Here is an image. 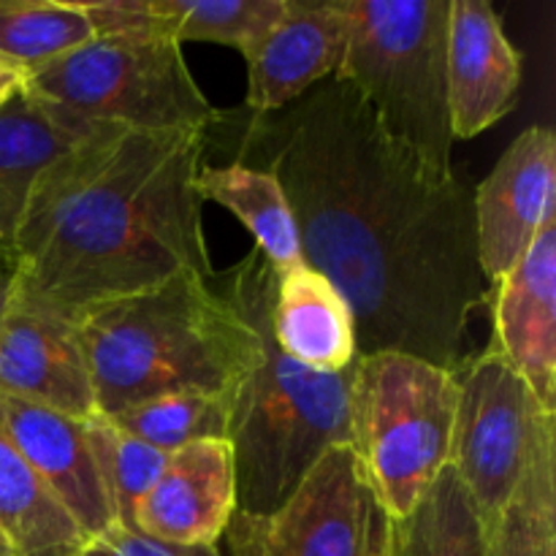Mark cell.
Instances as JSON below:
<instances>
[{
  "mask_svg": "<svg viewBox=\"0 0 556 556\" xmlns=\"http://www.w3.org/2000/svg\"><path fill=\"white\" fill-rule=\"evenodd\" d=\"M494 351L556 416V217L543 223L519 264L492 286Z\"/></svg>",
  "mask_w": 556,
  "mask_h": 556,
  "instance_id": "cell-13",
  "label": "cell"
},
{
  "mask_svg": "<svg viewBox=\"0 0 556 556\" xmlns=\"http://www.w3.org/2000/svg\"><path fill=\"white\" fill-rule=\"evenodd\" d=\"M456 375V418L451 462L492 530L519 486L532 451L556 429V416L535 400L527 380L492 345L465 358Z\"/></svg>",
  "mask_w": 556,
  "mask_h": 556,
  "instance_id": "cell-9",
  "label": "cell"
},
{
  "mask_svg": "<svg viewBox=\"0 0 556 556\" xmlns=\"http://www.w3.org/2000/svg\"><path fill=\"white\" fill-rule=\"evenodd\" d=\"M0 535L14 556H79L90 538L0 434Z\"/></svg>",
  "mask_w": 556,
  "mask_h": 556,
  "instance_id": "cell-20",
  "label": "cell"
},
{
  "mask_svg": "<svg viewBox=\"0 0 556 556\" xmlns=\"http://www.w3.org/2000/svg\"><path fill=\"white\" fill-rule=\"evenodd\" d=\"M271 331L293 362L315 372H340L358 356L351 307L342 293L307 264L277 277Z\"/></svg>",
  "mask_w": 556,
  "mask_h": 556,
  "instance_id": "cell-17",
  "label": "cell"
},
{
  "mask_svg": "<svg viewBox=\"0 0 556 556\" xmlns=\"http://www.w3.org/2000/svg\"><path fill=\"white\" fill-rule=\"evenodd\" d=\"M0 394L87 421L98 416L92 380L71 320L11 293L0 320Z\"/></svg>",
  "mask_w": 556,
  "mask_h": 556,
  "instance_id": "cell-11",
  "label": "cell"
},
{
  "mask_svg": "<svg viewBox=\"0 0 556 556\" xmlns=\"http://www.w3.org/2000/svg\"><path fill=\"white\" fill-rule=\"evenodd\" d=\"M472 212L483 280L497 286L543 223L556 217V141L548 125H530L510 141L472 193Z\"/></svg>",
  "mask_w": 556,
  "mask_h": 556,
  "instance_id": "cell-10",
  "label": "cell"
},
{
  "mask_svg": "<svg viewBox=\"0 0 556 556\" xmlns=\"http://www.w3.org/2000/svg\"><path fill=\"white\" fill-rule=\"evenodd\" d=\"M27 79H30V74H27L20 63H14V60H9L5 54H0V109H3L11 98H16L25 90Z\"/></svg>",
  "mask_w": 556,
  "mask_h": 556,
  "instance_id": "cell-28",
  "label": "cell"
},
{
  "mask_svg": "<svg viewBox=\"0 0 556 556\" xmlns=\"http://www.w3.org/2000/svg\"><path fill=\"white\" fill-rule=\"evenodd\" d=\"M405 556H489V525L465 483L445 467L402 521Z\"/></svg>",
  "mask_w": 556,
  "mask_h": 556,
  "instance_id": "cell-21",
  "label": "cell"
},
{
  "mask_svg": "<svg viewBox=\"0 0 556 556\" xmlns=\"http://www.w3.org/2000/svg\"><path fill=\"white\" fill-rule=\"evenodd\" d=\"M231 556H405L391 516L351 445L324 451L269 516L233 514Z\"/></svg>",
  "mask_w": 556,
  "mask_h": 556,
  "instance_id": "cell-8",
  "label": "cell"
},
{
  "mask_svg": "<svg viewBox=\"0 0 556 556\" xmlns=\"http://www.w3.org/2000/svg\"><path fill=\"white\" fill-rule=\"evenodd\" d=\"M92 128L65 123L25 90L0 109V250L3 253H11L16 223L38 174Z\"/></svg>",
  "mask_w": 556,
  "mask_h": 556,
  "instance_id": "cell-18",
  "label": "cell"
},
{
  "mask_svg": "<svg viewBox=\"0 0 556 556\" xmlns=\"http://www.w3.org/2000/svg\"><path fill=\"white\" fill-rule=\"evenodd\" d=\"M0 541H3V535H0Z\"/></svg>",
  "mask_w": 556,
  "mask_h": 556,
  "instance_id": "cell-31",
  "label": "cell"
},
{
  "mask_svg": "<svg viewBox=\"0 0 556 556\" xmlns=\"http://www.w3.org/2000/svg\"><path fill=\"white\" fill-rule=\"evenodd\" d=\"M237 396L179 391L139 402L106 418H112L123 432L174 454L199 440H228Z\"/></svg>",
  "mask_w": 556,
  "mask_h": 556,
  "instance_id": "cell-24",
  "label": "cell"
},
{
  "mask_svg": "<svg viewBox=\"0 0 556 556\" xmlns=\"http://www.w3.org/2000/svg\"><path fill=\"white\" fill-rule=\"evenodd\" d=\"M204 130L98 125L49 163L16 223L14 291L74 324L172 280H212L195 190Z\"/></svg>",
  "mask_w": 556,
  "mask_h": 556,
  "instance_id": "cell-2",
  "label": "cell"
},
{
  "mask_svg": "<svg viewBox=\"0 0 556 556\" xmlns=\"http://www.w3.org/2000/svg\"><path fill=\"white\" fill-rule=\"evenodd\" d=\"M489 556H556V429L532 459L489 530Z\"/></svg>",
  "mask_w": 556,
  "mask_h": 556,
  "instance_id": "cell-22",
  "label": "cell"
},
{
  "mask_svg": "<svg viewBox=\"0 0 556 556\" xmlns=\"http://www.w3.org/2000/svg\"><path fill=\"white\" fill-rule=\"evenodd\" d=\"M25 92L79 128L206 130L210 103L182 58V43L147 33H106L30 74Z\"/></svg>",
  "mask_w": 556,
  "mask_h": 556,
  "instance_id": "cell-6",
  "label": "cell"
},
{
  "mask_svg": "<svg viewBox=\"0 0 556 556\" xmlns=\"http://www.w3.org/2000/svg\"><path fill=\"white\" fill-rule=\"evenodd\" d=\"M0 434L90 541L117 525L87 443L85 421L0 394Z\"/></svg>",
  "mask_w": 556,
  "mask_h": 556,
  "instance_id": "cell-15",
  "label": "cell"
},
{
  "mask_svg": "<svg viewBox=\"0 0 556 556\" xmlns=\"http://www.w3.org/2000/svg\"><path fill=\"white\" fill-rule=\"evenodd\" d=\"M0 556H14V552H11L9 543H5V541H0Z\"/></svg>",
  "mask_w": 556,
  "mask_h": 556,
  "instance_id": "cell-30",
  "label": "cell"
},
{
  "mask_svg": "<svg viewBox=\"0 0 556 556\" xmlns=\"http://www.w3.org/2000/svg\"><path fill=\"white\" fill-rule=\"evenodd\" d=\"M288 0H161L179 43L233 47L248 63L286 14Z\"/></svg>",
  "mask_w": 556,
  "mask_h": 556,
  "instance_id": "cell-26",
  "label": "cell"
},
{
  "mask_svg": "<svg viewBox=\"0 0 556 556\" xmlns=\"http://www.w3.org/2000/svg\"><path fill=\"white\" fill-rule=\"evenodd\" d=\"M85 432L114 519L117 525L134 530L136 505L155 486L172 454L123 432L112 418L101 413L87 418Z\"/></svg>",
  "mask_w": 556,
  "mask_h": 556,
  "instance_id": "cell-25",
  "label": "cell"
},
{
  "mask_svg": "<svg viewBox=\"0 0 556 556\" xmlns=\"http://www.w3.org/2000/svg\"><path fill=\"white\" fill-rule=\"evenodd\" d=\"M101 416L179 391L239 394L261 340L206 277L179 271L74 320Z\"/></svg>",
  "mask_w": 556,
  "mask_h": 556,
  "instance_id": "cell-3",
  "label": "cell"
},
{
  "mask_svg": "<svg viewBox=\"0 0 556 556\" xmlns=\"http://www.w3.org/2000/svg\"><path fill=\"white\" fill-rule=\"evenodd\" d=\"M521 52L483 0H451L448 112L456 139H472L519 103Z\"/></svg>",
  "mask_w": 556,
  "mask_h": 556,
  "instance_id": "cell-14",
  "label": "cell"
},
{
  "mask_svg": "<svg viewBox=\"0 0 556 556\" xmlns=\"http://www.w3.org/2000/svg\"><path fill=\"white\" fill-rule=\"evenodd\" d=\"M204 141L280 182L302 261L351 307L358 356L396 351L459 372L489 299L459 179L434 177L334 76L271 114L220 112Z\"/></svg>",
  "mask_w": 556,
  "mask_h": 556,
  "instance_id": "cell-1",
  "label": "cell"
},
{
  "mask_svg": "<svg viewBox=\"0 0 556 556\" xmlns=\"http://www.w3.org/2000/svg\"><path fill=\"white\" fill-rule=\"evenodd\" d=\"M237 514V465L228 440H199L168 456L136 505L134 530L174 546H217Z\"/></svg>",
  "mask_w": 556,
  "mask_h": 556,
  "instance_id": "cell-12",
  "label": "cell"
},
{
  "mask_svg": "<svg viewBox=\"0 0 556 556\" xmlns=\"http://www.w3.org/2000/svg\"><path fill=\"white\" fill-rule=\"evenodd\" d=\"M348 43L345 0H288L248 60L250 114H271L337 74Z\"/></svg>",
  "mask_w": 556,
  "mask_h": 556,
  "instance_id": "cell-16",
  "label": "cell"
},
{
  "mask_svg": "<svg viewBox=\"0 0 556 556\" xmlns=\"http://www.w3.org/2000/svg\"><path fill=\"white\" fill-rule=\"evenodd\" d=\"M14 280H16L14 255L0 250V320H3L5 307H9L11 302V293H14Z\"/></svg>",
  "mask_w": 556,
  "mask_h": 556,
  "instance_id": "cell-29",
  "label": "cell"
},
{
  "mask_svg": "<svg viewBox=\"0 0 556 556\" xmlns=\"http://www.w3.org/2000/svg\"><path fill=\"white\" fill-rule=\"evenodd\" d=\"M210 286L237 307L261 340V364L233 405L228 443L237 465V510L269 516L302 483L320 454L351 445V389L356 362L315 372L293 362L271 331L277 275L258 248Z\"/></svg>",
  "mask_w": 556,
  "mask_h": 556,
  "instance_id": "cell-4",
  "label": "cell"
},
{
  "mask_svg": "<svg viewBox=\"0 0 556 556\" xmlns=\"http://www.w3.org/2000/svg\"><path fill=\"white\" fill-rule=\"evenodd\" d=\"M96 38L81 3L60 0H0V54L27 74L65 58Z\"/></svg>",
  "mask_w": 556,
  "mask_h": 556,
  "instance_id": "cell-23",
  "label": "cell"
},
{
  "mask_svg": "<svg viewBox=\"0 0 556 556\" xmlns=\"http://www.w3.org/2000/svg\"><path fill=\"white\" fill-rule=\"evenodd\" d=\"M345 16L348 43L334 79L351 85L386 134L434 177H454L451 0H345Z\"/></svg>",
  "mask_w": 556,
  "mask_h": 556,
  "instance_id": "cell-5",
  "label": "cell"
},
{
  "mask_svg": "<svg viewBox=\"0 0 556 556\" xmlns=\"http://www.w3.org/2000/svg\"><path fill=\"white\" fill-rule=\"evenodd\" d=\"M456 375L396 351L356 356L351 448L396 521L416 510L448 467Z\"/></svg>",
  "mask_w": 556,
  "mask_h": 556,
  "instance_id": "cell-7",
  "label": "cell"
},
{
  "mask_svg": "<svg viewBox=\"0 0 556 556\" xmlns=\"http://www.w3.org/2000/svg\"><path fill=\"white\" fill-rule=\"evenodd\" d=\"M195 190L204 201L226 206L244 223L275 275L296 269L302 261L299 231L280 182L269 172L244 163H201Z\"/></svg>",
  "mask_w": 556,
  "mask_h": 556,
  "instance_id": "cell-19",
  "label": "cell"
},
{
  "mask_svg": "<svg viewBox=\"0 0 556 556\" xmlns=\"http://www.w3.org/2000/svg\"><path fill=\"white\" fill-rule=\"evenodd\" d=\"M79 556H223L217 546H174L152 541L141 532L114 525L103 535L92 538Z\"/></svg>",
  "mask_w": 556,
  "mask_h": 556,
  "instance_id": "cell-27",
  "label": "cell"
}]
</instances>
